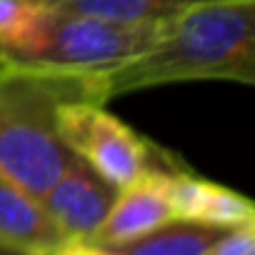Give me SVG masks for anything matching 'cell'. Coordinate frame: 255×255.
Segmentation results:
<instances>
[{"label":"cell","mask_w":255,"mask_h":255,"mask_svg":"<svg viewBox=\"0 0 255 255\" xmlns=\"http://www.w3.org/2000/svg\"><path fill=\"white\" fill-rule=\"evenodd\" d=\"M103 105L115 95L188 80L255 83V0H220L168 18L158 40L113 68L80 73Z\"/></svg>","instance_id":"obj_1"},{"label":"cell","mask_w":255,"mask_h":255,"mask_svg":"<svg viewBox=\"0 0 255 255\" xmlns=\"http://www.w3.org/2000/svg\"><path fill=\"white\" fill-rule=\"evenodd\" d=\"M65 100H90L80 73L0 68V175L35 200L73 158L55 130Z\"/></svg>","instance_id":"obj_2"},{"label":"cell","mask_w":255,"mask_h":255,"mask_svg":"<svg viewBox=\"0 0 255 255\" xmlns=\"http://www.w3.org/2000/svg\"><path fill=\"white\" fill-rule=\"evenodd\" d=\"M165 20L115 23L43 5L28 35L0 53V68L90 73L120 65L150 48L163 33Z\"/></svg>","instance_id":"obj_3"},{"label":"cell","mask_w":255,"mask_h":255,"mask_svg":"<svg viewBox=\"0 0 255 255\" xmlns=\"http://www.w3.org/2000/svg\"><path fill=\"white\" fill-rule=\"evenodd\" d=\"M55 130L73 155L118 190L153 170H180L175 155L160 150L90 100L60 103L55 108Z\"/></svg>","instance_id":"obj_4"},{"label":"cell","mask_w":255,"mask_h":255,"mask_svg":"<svg viewBox=\"0 0 255 255\" xmlns=\"http://www.w3.org/2000/svg\"><path fill=\"white\" fill-rule=\"evenodd\" d=\"M115 195L118 188L73 155L53 188L40 198V205L68 243H88L103 225Z\"/></svg>","instance_id":"obj_5"},{"label":"cell","mask_w":255,"mask_h":255,"mask_svg":"<svg viewBox=\"0 0 255 255\" xmlns=\"http://www.w3.org/2000/svg\"><path fill=\"white\" fill-rule=\"evenodd\" d=\"M175 170H153L135 183L118 190L103 225L85 243L93 248L118 245L125 240L140 238L163 223L173 220V210L168 203V175Z\"/></svg>","instance_id":"obj_6"},{"label":"cell","mask_w":255,"mask_h":255,"mask_svg":"<svg viewBox=\"0 0 255 255\" xmlns=\"http://www.w3.org/2000/svg\"><path fill=\"white\" fill-rule=\"evenodd\" d=\"M0 238L40 255H53L70 245L43 210L40 200L0 175Z\"/></svg>","instance_id":"obj_7"},{"label":"cell","mask_w":255,"mask_h":255,"mask_svg":"<svg viewBox=\"0 0 255 255\" xmlns=\"http://www.w3.org/2000/svg\"><path fill=\"white\" fill-rule=\"evenodd\" d=\"M223 233L225 230L220 228L193 220H168L140 238L105 245L100 250L108 255H208V250Z\"/></svg>","instance_id":"obj_8"},{"label":"cell","mask_w":255,"mask_h":255,"mask_svg":"<svg viewBox=\"0 0 255 255\" xmlns=\"http://www.w3.org/2000/svg\"><path fill=\"white\" fill-rule=\"evenodd\" d=\"M205 3H220V0H55L48 5L115 23H153L175 18L183 10Z\"/></svg>","instance_id":"obj_9"},{"label":"cell","mask_w":255,"mask_h":255,"mask_svg":"<svg viewBox=\"0 0 255 255\" xmlns=\"http://www.w3.org/2000/svg\"><path fill=\"white\" fill-rule=\"evenodd\" d=\"M200 223L210 225V228H220V230L253 225L255 223V208L245 195H240V193H235L225 185L213 183L208 200L203 205V213H200Z\"/></svg>","instance_id":"obj_10"},{"label":"cell","mask_w":255,"mask_h":255,"mask_svg":"<svg viewBox=\"0 0 255 255\" xmlns=\"http://www.w3.org/2000/svg\"><path fill=\"white\" fill-rule=\"evenodd\" d=\"M43 0H0V53L18 45L43 13Z\"/></svg>","instance_id":"obj_11"},{"label":"cell","mask_w":255,"mask_h":255,"mask_svg":"<svg viewBox=\"0 0 255 255\" xmlns=\"http://www.w3.org/2000/svg\"><path fill=\"white\" fill-rule=\"evenodd\" d=\"M208 255H255V223L225 230L213 243Z\"/></svg>","instance_id":"obj_12"},{"label":"cell","mask_w":255,"mask_h":255,"mask_svg":"<svg viewBox=\"0 0 255 255\" xmlns=\"http://www.w3.org/2000/svg\"><path fill=\"white\" fill-rule=\"evenodd\" d=\"M0 255H40V253L28 250V248H23V245H18V243H10V240L0 238Z\"/></svg>","instance_id":"obj_13"},{"label":"cell","mask_w":255,"mask_h":255,"mask_svg":"<svg viewBox=\"0 0 255 255\" xmlns=\"http://www.w3.org/2000/svg\"><path fill=\"white\" fill-rule=\"evenodd\" d=\"M68 255H108V253H103L100 248L85 245V243H70L68 245Z\"/></svg>","instance_id":"obj_14"},{"label":"cell","mask_w":255,"mask_h":255,"mask_svg":"<svg viewBox=\"0 0 255 255\" xmlns=\"http://www.w3.org/2000/svg\"><path fill=\"white\" fill-rule=\"evenodd\" d=\"M53 255H68V245H65L63 250H58V253H53Z\"/></svg>","instance_id":"obj_15"},{"label":"cell","mask_w":255,"mask_h":255,"mask_svg":"<svg viewBox=\"0 0 255 255\" xmlns=\"http://www.w3.org/2000/svg\"><path fill=\"white\" fill-rule=\"evenodd\" d=\"M43 3H55V0H43Z\"/></svg>","instance_id":"obj_16"}]
</instances>
